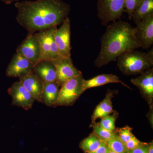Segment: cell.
I'll use <instances>...</instances> for the list:
<instances>
[{"label":"cell","instance_id":"obj_1","mask_svg":"<svg viewBox=\"0 0 153 153\" xmlns=\"http://www.w3.org/2000/svg\"><path fill=\"white\" fill-rule=\"evenodd\" d=\"M14 5L18 10L17 22L28 34L57 27L70 11L69 5L62 0L24 1Z\"/></svg>","mask_w":153,"mask_h":153},{"label":"cell","instance_id":"obj_2","mask_svg":"<svg viewBox=\"0 0 153 153\" xmlns=\"http://www.w3.org/2000/svg\"><path fill=\"white\" fill-rule=\"evenodd\" d=\"M140 48L134 34V27L127 22L119 20L108 26L101 39V47L94 61L98 68L116 61L120 55Z\"/></svg>","mask_w":153,"mask_h":153},{"label":"cell","instance_id":"obj_3","mask_svg":"<svg viewBox=\"0 0 153 153\" xmlns=\"http://www.w3.org/2000/svg\"><path fill=\"white\" fill-rule=\"evenodd\" d=\"M117 65L125 75H136L152 68L153 66V48L149 52L135 50L128 51L117 58Z\"/></svg>","mask_w":153,"mask_h":153},{"label":"cell","instance_id":"obj_4","mask_svg":"<svg viewBox=\"0 0 153 153\" xmlns=\"http://www.w3.org/2000/svg\"><path fill=\"white\" fill-rule=\"evenodd\" d=\"M82 74L67 80L60 87L58 100L55 104L57 106H71L84 92V81Z\"/></svg>","mask_w":153,"mask_h":153},{"label":"cell","instance_id":"obj_5","mask_svg":"<svg viewBox=\"0 0 153 153\" xmlns=\"http://www.w3.org/2000/svg\"><path fill=\"white\" fill-rule=\"evenodd\" d=\"M125 0H97V16L101 24L107 26L120 20L124 10Z\"/></svg>","mask_w":153,"mask_h":153},{"label":"cell","instance_id":"obj_6","mask_svg":"<svg viewBox=\"0 0 153 153\" xmlns=\"http://www.w3.org/2000/svg\"><path fill=\"white\" fill-rule=\"evenodd\" d=\"M56 28L55 27L36 33L41 49V57L38 62L43 60L51 61L60 57L54 38Z\"/></svg>","mask_w":153,"mask_h":153},{"label":"cell","instance_id":"obj_7","mask_svg":"<svg viewBox=\"0 0 153 153\" xmlns=\"http://www.w3.org/2000/svg\"><path fill=\"white\" fill-rule=\"evenodd\" d=\"M16 53L25 57L33 66L38 63L41 57V49L36 33L28 34L17 48Z\"/></svg>","mask_w":153,"mask_h":153},{"label":"cell","instance_id":"obj_8","mask_svg":"<svg viewBox=\"0 0 153 153\" xmlns=\"http://www.w3.org/2000/svg\"><path fill=\"white\" fill-rule=\"evenodd\" d=\"M59 29L56 28L54 40L61 57H71V26L70 20L66 17Z\"/></svg>","mask_w":153,"mask_h":153},{"label":"cell","instance_id":"obj_9","mask_svg":"<svg viewBox=\"0 0 153 153\" xmlns=\"http://www.w3.org/2000/svg\"><path fill=\"white\" fill-rule=\"evenodd\" d=\"M57 71V81L60 85L69 79L82 74L74 66L71 57H59L51 60Z\"/></svg>","mask_w":153,"mask_h":153},{"label":"cell","instance_id":"obj_10","mask_svg":"<svg viewBox=\"0 0 153 153\" xmlns=\"http://www.w3.org/2000/svg\"><path fill=\"white\" fill-rule=\"evenodd\" d=\"M136 25L134 34L140 47L149 49L153 44V15L146 17Z\"/></svg>","mask_w":153,"mask_h":153},{"label":"cell","instance_id":"obj_11","mask_svg":"<svg viewBox=\"0 0 153 153\" xmlns=\"http://www.w3.org/2000/svg\"><path fill=\"white\" fill-rule=\"evenodd\" d=\"M13 101L12 105L28 111L33 107L35 99L19 81L14 82L7 90Z\"/></svg>","mask_w":153,"mask_h":153},{"label":"cell","instance_id":"obj_12","mask_svg":"<svg viewBox=\"0 0 153 153\" xmlns=\"http://www.w3.org/2000/svg\"><path fill=\"white\" fill-rule=\"evenodd\" d=\"M140 74L138 77L131 79V82L138 88L143 97L150 105L153 101V68Z\"/></svg>","mask_w":153,"mask_h":153},{"label":"cell","instance_id":"obj_13","mask_svg":"<svg viewBox=\"0 0 153 153\" xmlns=\"http://www.w3.org/2000/svg\"><path fill=\"white\" fill-rule=\"evenodd\" d=\"M33 65L29 60L19 54H16L6 70V75L10 77L25 76L33 70Z\"/></svg>","mask_w":153,"mask_h":153},{"label":"cell","instance_id":"obj_14","mask_svg":"<svg viewBox=\"0 0 153 153\" xmlns=\"http://www.w3.org/2000/svg\"><path fill=\"white\" fill-rule=\"evenodd\" d=\"M19 82L33 97L35 100L43 103L42 91L44 82L34 74L33 70L25 76L19 77Z\"/></svg>","mask_w":153,"mask_h":153},{"label":"cell","instance_id":"obj_15","mask_svg":"<svg viewBox=\"0 0 153 153\" xmlns=\"http://www.w3.org/2000/svg\"><path fill=\"white\" fill-rule=\"evenodd\" d=\"M34 74L44 82L57 81V71L54 64L49 60L40 61L33 66Z\"/></svg>","mask_w":153,"mask_h":153},{"label":"cell","instance_id":"obj_16","mask_svg":"<svg viewBox=\"0 0 153 153\" xmlns=\"http://www.w3.org/2000/svg\"><path fill=\"white\" fill-rule=\"evenodd\" d=\"M113 95L112 91L108 89L104 99L96 106L94 111L91 117L92 124L95 123L97 119L102 118L116 112L113 109L111 101Z\"/></svg>","mask_w":153,"mask_h":153},{"label":"cell","instance_id":"obj_17","mask_svg":"<svg viewBox=\"0 0 153 153\" xmlns=\"http://www.w3.org/2000/svg\"><path fill=\"white\" fill-rule=\"evenodd\" d=\"M60 87L61 85L57 81L44 82L42 94L43 103L47 106L55 107Z\"/></svg>","mask_w":153,"mask_h":153},{"label":"cell","instance_id":"obj_18","mask_svg":"<svg viewBox=\"0 0 153 153\" xmlns=\"http://www.w3.org/2000/svg\"><path fill=\"white\" fill-rule=\"evenodd\" d=\"M110 83H121L124 86L131 89L128 85L120 80L117 75L113 74H102L88 80L84 79L83 83V89L85 91L89 88L98 87Z\"/></svg>","mask_w":153,"mask_h":153},{"label":"cell","instance_id":"obj_19","mask_svg":"<svg viewBox=\"0 0 153 153\" xmlns=\"http://www.w3.org/2000/svg\"><path fill=\"white\" fill-rule=\"evenodd\" d=\"M153 15V0H142L137 7L132 19L136 24L146 17Z\"/></svg>","mask_w":153,"mask_h":153},{"label":"cell","instance_id":"obj_20","mask_svg":"<svg viewBox=\"0 0 153 153\" xmlns=\"http://www.w3.org/2000/svg\"><path fill=\"white\" fill-rule=\"evenodd\" d=\"M102 141L94 133L92 132L80 142L79 148L85 153L91 152L99 147Z\"/></svg>","mask_w":153,"mask_h":153},{"label":"cell","instance_id":"obj_21","mask_svg":"<svg viewBox=\"0 0 153 153\" xmlns=\"http://www.w3.org/2000/svg\"><path fill=\"white\" fill-rule=\"evenodd\" d=\"M93 128V132L102 141L107 143L112 139L115 135L116 133L107 130L99 125L96 122L91 125Z\"/></svg>","mask_w":153,"mask_h":153},{"label":"cell","instance_id":"obj_22","mask_svg":"<svg viewBox=\"0 0 153 153\" xmlns=\"http://www.w3.org/2000/svg\"><path fill=\"white\" fill-rule=\"evenodd\" d=\"M110 151L115 153H128L126 145L116 133L114 137L107 143Z\"/></svg>","mask_w":153,"mask_h":153},{"label":"cell","instance_id":"obj_23","mask_svg":"<svg viewBox=\"0 0 153 153\" xmlns=\"http://www.w3.org/2000/svg\"><path fill=\"white\" fill-rule=\"evenodd\" d=\"M118 117L117 112L113 113L107 116L101 118V120L98 123L99 125L107 130L116 133L115 122Z\"/></svg>","mask_w":153,"mask_h":153},{"label":"cell","instance_id":"obj_24","mask_svg":"<svg viewBox=\"0 0 153 153\" xmlns=\"http://www.w3.org/2000/svg\"><path fill=\"white\" fill-rule=\"evenodd\" d=\"M132 128L126 126L120 128L116 129V133L117 134L121 140L125 144L134 135L132 132Z\"/></svg>","mask_w":153,"mask_h":153},{"label":"cell","instance_id":"obj_25","mask_svg":"<svg viewBox=\"0 0 153 153\" xmlns=\"http://www.w3.org/2000/svg\"><path fill=\"white\" fill-rule=\"evenodd\" d=\"M142 0H125L124 10L128 15L129 19H131L134 12Z\"/></svg>","mask_w":153,"mask_h":153},{"label":"cell","instance_id":"obj_26","mask_svg":"<svg viewBox=\"0 0 153 153\" xmlns=\"http://www.w3.org/2000/svg\"><path fill=\"white\" fill-rule=\"evenodd\" d=\"M145 143L142 142L137 139L134 136L131 139L128 141L125 144L126 147L128 150L133 149L139 147L142 145L144 144Z\"/></svg>","mask_w":153,"mask_h":153},{"label":"cell","instance_id":"obj_27","mask_svg":"<svg viewBox=\"0 0 153 153\" xmlns=\"http://www.w3.org/2000/svg\"><path fill=\"white\" fill-rule=\"evenodd\" d=\"M149 143H145L144 144L139 147L133 149L128 150V153H149Z\"/></svg>","mask_w":153,"mask_h":153},{"label":"cell","instance_id":"obj_28","mask_svg":"<svg viewBox=\"0 0 153 153\" xmlns=\"http://www.w3.org/2000/svg\"><path fill=\"white\" fill-rule=\"evenodd\" d=\"M109 151V148L106 143L102 141L101 144L96 150L91 152L88 153H108Z\"/></svg>","mask_w":153,"mask_h":153},{"label":"cell","instance_id":"obj_29","mask_svg":"<svg viewBox=\"0 0 153 153\" xmlns=\"http://www.w3.org/2000/svg\"><path fill=\"white\" fill-rule=\"evenodd\" d=\"M19 1L20 0H0V1L2 2L3 3L8 5L10 4L13 2H17Z\"/></svg>","mask_w":153,"mask_h":153},{"label":"cell","instance_id":"obj_30","mask_svg":"<svg viewBox=\"0 0 153 153\" xmlns=\"http://www.w3.org/2000/svg\"><path fill=\"white\" fill-rule=\"evenodd\" d=\"M149 153H153V141L149 143Z\"/></svg>","mask_w":153,"mask_h":153},{"label":"cell","instance_id":"obj_31","mask_svg":"<svg viewBox=\"0 0 153 153\" xmlns=\"http://www.w3.org/2000/svg\"><path fill=\"white\" fill-rule=\"evenodd\" d=\"M108 153H115L114 152H112V151L110 150L109 152H108Z\"/></svg>","mask_w":153,"mask_h":153}]
</instances>
